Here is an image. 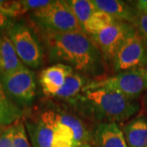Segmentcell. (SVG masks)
<instances>
[{
    "label": "cell",
    "mask_w": 147,
    "mask_h": 147,
    "mask_svg": "<svg viewBox=\"0 0 147 147\" xmlns=\"http://www.w3.org/2000/svg\"><path fill=\"white\" fill-rule=\"evenodd\" d=\"M21 62L28 68H40L44 63L45 53L40 38L26 19L17 21L7 31Z\"/></svg>",
    "instance_id": "277c9868"
},
{
    "label": "cell",
    "mask_w": 147,
    "mask_h": 147,
    "mask_svg": "<svg viewBox=\"0 0 147 147\" xmlns=\"http://www.w3.org/2000/svg\"><path fill=\"white\" fill-rule=\"evenodd\" d=\"M53 105L60 116L61 123L69 127L74 132V146L78 144H86L92 142L94 126L79 115L74 110L64 103L53 101L46 98Z\"/></svg>",
    "instance_id": "30bf717a"
},
{
    "label": "cell",
    "mask_w": 147,
    "mask_h": 147,
    "mask_svg": "<svg viewBox=\"0 0 147 147\" xmlns=\"http://www.w3.org/2000/svg\"><path fill=\"white\" fill-rule=\"evenodd\" d=\"M142 107L144 110V115L147 116V92L142 96Z\"/></svg>",
    "instance_id": "83f0119b"
},
{
    "label": "cell",
    "mask_w": 147,
    "mask_h": 147,
    "mask_svg": "<svg viewBox=\"0 0 147 147\" xmlns=\"http://www.w3.org/2000/svg\"><path fill=\"white\" fill-rule=\"evenodd\" d=\"M70 7L80 26L84 27L91 16L96 11L92 1L90 0H68L66 1Z\"/></svg>",
    "instance_id": "ac0fdd59"
},
{
    "label": "cell",
    "mask_w": 147,
    "mask_h": 147,
    "mask_svg": "<svg viewBox=\"0 0 147 147\" xmlns=\"http://www.w3.org/2000/svg\"><path fill=\"white\" fill-rule=\"evenodd\" d=\"M127 147H147V116L137 115L121 127Z\"/></svg>",
    "instance_id": "5bb4252c"
},
{
    "label": "cell",
    "mask_w": 147,
    "mask_h": 147,
    "mask_svg": "<svg viewBox=\"0 0 147 147\" xmlns=\"http://www.w3.org/2000/svg\"><path fill=\"white\" fill-rule=\"evenodd\" d=\"M96 10L102 11L115 20L125 21L135 25L138 11L128 2L120 0H94L92 1Z\"/></svg>",
    "instance_id": "4fadbf2b"
},
{
    "label": "cell",
    "mask_w": 147,
    "mask_h": 147,
    "mask_svg": "<svg viewBox=\"0 0 147 147\" xmlns=\"http://www.w3.org/2000/svg\"><path fill=\"white\" fill-rule=\"evenodd\" d=\"M12 141L13 147H31L22 119L12 124Z\"/></svg>",
    "instance_id": "7402d4cb"
},
{
    "label": "cell",
    "mask_w": 147,
    "mask_h": 147,
    "mask_svg": "<svg viewBox=\"0 0 147 147\" xmlns=\"http://www.w3.org/2000/svg\"><path fill=\"white\" fill-rule=\"evenodd\" d=\"M43 105L25 110L22 120L32 147H51L55 127L61 123L60 116L47 99Z\"/></svg>",
    "instance_id": "5b68a950"
},
{
    "label": "cell",
    "mask_w": 147,
    "mask_h": 147,
    "mask_svg": "<svg viewBox=\"0 0 147 147\" xmlns=\"http://www.w3.org/2000/svg\"><path fill=\"white\" fill-rule=\"evenodd\" d=\"M135 26L125 21L115 20V21L94 35H90L92 39L100 49L110 70V64L118 50L125 41Z\"/></svg>",
    "instance_id": "9c48e42d"
},
{
    "label": "cell",
    "mask_w": 147,
    "mask_h": 147,
    "mask_svg": "<svg viewBox=\"0 0 147 147\" xmlns=\"http://www.w3.org/2000/svg\"><path fill=\"white\" fill-rule=\"evenodd\" d=\"M74 147H94L92 143H86V144H78Z\"/></svg>",
    "instance_id": "f1b7e54d"
},
{
    "label": "cell",
    "mask_w": 147,
    "mask_h": 147,
    "mask_svg": "<svg viewBox=\"0 0 147 147\" xmlns=\"http://www.w3.org/2000/svg\"><path fill=\"white\" fill-rule=\"evenodd\" d=\"M115 18L102 11L96 10L91 16L84 27V31L88 35H94L110 26Z\"/></svg>",
    "instance_id": "d6986e66"
},
{
    "label": "cell",
    "mask_w": 147,
    "mask_h": 147,
    "mask_svg": "<svg viewBox=\"0 0 147 147\" xmlns=\"http://www.w3.org/2000/svg\"><path fill=\"white\" fill-rule=\"evenodd\" d=\"M26 65L21 62L7 34L0 37V74L14 72Z\"/></svg>",
    "instance_id": "2e32d148"
},
{
    "label": "cell",
    "mask_w": 147,
    "mask_h": 147,
    "mask_svg": "<svg viewBox=\"0 0 147 147\" xmlns=\"http://www.w3.org/2000/svg\"><path fill=\"white\" fill-rule=\"evenodd\" d=\"M16 21L10 19L9 17L5 16L2 11H0V37L5 34Z\"/></svg>",
    "instance_id": "484cf974"
},
{
    "label": "cell",
    "mask_w": 147,
    "mask_h": 147,
    "mask_svg": "<svg viewBox=\"0 0 147 147\" xmlns=\"http://www.w3.org/2000/svg\"><path fill=\"white\" fill-rule=\"evenodd\" d=\"M134 26L140 33L147 50V14L138 11L137 21Z\"/></svg>",
    "instance_id": "cb8c5ba5"
},
{
    "label": "cell",
    "mask_w": 147,
    "mask_h": 147,
    "mask_svg": "<svg viewBox=\"0 0 147 147\" xmlns=\"http://www.w3.org/2000/svg\"><path fill=\"white\" fill-rule=\"evenodd\" d=\"M73 69L63 64H53L41 70L38 82L43 95L51 97L62 88L67 74Z\"/></svg>",
    "instance_id": "8fae6325"
},
{
    "label": "cell",
    "mask_w": 147,
    "mask_h": 147,
    "mask_svg": "<svg viewBox=\"0 0 147 147\" xmlns=\"http://www.w3.org/2000/svg\"><path fill=\"white\" fill-rule=\"evenodd\" d=\"M25 115L21 110L7 96L0 85V130L14 124Z\"/></svg>",
    "instance_id": "e0dca14e"
},
{
    "label": "cell",
    "mask_w": 147,
    "mask_h": 147,
    "mask_svg": "<svg viewBox=\"0 0 147 147\" xmlns=\"http://www.w3.org/2000/svg\"><path fill=\"white\" fill-rule=\"evenodd\" d=\"M74 138L72 129L60 123L55 127L51 147H74Z\"/></svg>",
    "instance_id": "ffe728a7"
},
{
    "label": "cell",
    "mask_w": 147,
    "mask_h": 147,
    "mask_svg": "<svg viewBox=\"0 0 147 147\" xmlns=\"http://www.w3.org/2000/svg\"><path fill=\"white\" fill-rule=\"evenodd\" d=\"M37 34L48 63L68 65L90 80L102 79L110 74L100 49L85 32Z\"/></svg>",
    "instance_id": "6da1fadb"
},
{
    "label": "cell",
    "mask_w": 147,
    "mask_h": 147,
    "mask_svg": "<svg viewBox=\"0 0 147 147\" xmlns=\"http://www.w3.org/2000/svg\"><path fill=\"white\" fill-rule=\"evenodd\" d=\"M134 3H131L139 12L147 14V0H138L132 2Z\"/></svg>",
    "instance_id": "4316f807"
},
{
    "label": "cell",
    "mask_w": 147,
    "mask_h": 147,
    "mask_svg": "<svg viewBox=\"0 0 147 147\" xmlns=\"http://www.w3.org/2000/svg\"><path fill=\"white\" fill-rule=\"evenodd\" d=\"M147 65V50L135 27L118 50L110 67V75Z\"/></svg>",
    "instance_id": "ba28073f"
},
{
    "label": "cell",
    "mask_w": 147,
    "mask_h": 147,
    "mask_svg": "<svg viewBox=\"0 0 147 147\" xmlns=\"http://www.w3.org/2000/svg\"><path fill=\"white\" fill-rule=\"evenodd\" d=\"M104 88L117 92L132 100H139L147 92V65L90 80L84 89ZM83 89V90H84Z\"/></svg>",
    "instance_id": "8992f818"
},
{
    "label": "cell",
    "mask_w": 147,
    "mask_h": 147,
    "mask_svg": "<svg viewBox=\"0 0 147 147\" xmlns=\"http://www.w3.org/2000/svg\"><path fill=\"white\" fill-rule=\"evenodd\" d=\"M89 81V79L76 72L75 70L71 69L66 76L62 88L53 96L47 98L56 102H67L81 93L84 87Z\"/></svg>",
    "instance_id": "9a60e30c"
},
{
    "label": "cell",
    "mask_w": 147,
    "mask_h": 147,
    "mask_svg": "<svg viewBox=\"0 0 147 147\" xmlns=\"http://www.w3.org/2000/svg\"><path fill=\"white\" fill-rule=\"evenodd\" d=\"M60 103L68 105L93 126L100 123L127 122L142 109L139 100L104 88L84 89L75 98Z\"/></svg>",
    "instance_id": "7a4b0ae2"
},
{
    "label": "cell",
    "mask_w": 147,
    "mask_h": 147,
    "mask_svg": "<svg viewBox=\"0 0 147 147\" xmlns=\"http://www.w3.org/2000/svg\"><path fill=\"white\" fill-rule=\"evenodd\" d=\"M26 12L30 13L34 11H38L50 5L53 1L51 0H21Z\"/></svg>",
    "instance_id": "603a6c76"
},
{
    "label": "cell",
    "mask_w": 147,
    "mask_h": 147,
    "mask_svg": "<svg viewBox=\"0 0 147 147\" xmlns=\"http://www.w3.org/2000/svg\"><path fill=\"white\" fill-rule=\"evenodd\" d=\"M27 21L37 33L84 31L70 7L64 0H55L46 7L30 12Z\"/></svg>",
    "instance_id": "3957f363"
},
{
    "label": "cell",
    "mask_w": 147,
    "mask_h": 147,
    "mask_svg": "<svg viewBox=\"0 0 147 147\" xmlns=\"http://www.w3.org/2000/svg\"><path fill=\"white\" fill-rule=\"evenodd\" d=\"M0 147H13L12 125L0 130Z\"/></svg>",
    "instance_id": "d4e9b609"
},
{
    "label": "cell",
    "mask_w": 147,
    "mask_h": 147,
    "mask_svg": "<svg viewBox=\"0 0 147 147\" xmlns=\"http://www.w3.org/2000/svg\"><path fill=\"white\" fill-rule=\"evenodd\" d=\"M94 147H127L121 127L115 123H100L94 126Z\"/></svg>",
    "instance_id": "7c38bea8"
},
{
    "label": "cell",
    "mask_w": 147,
    "mask_h": 147,
    "mask_svg": "<svg viewBox=\"0 0 147 147\" xmlns=\"http://www.w3.org/2000/svg\"><path fill=\"white\" fill-rule=\"evenodd\" d=\"M0 11L14 21H17L18 18L27 13L21 1L16 0H0Z\"/></svg>",
    "instance_id": "44dd1931"
},
{
    "label": "cell",
    "mask_w": 147,
    "mask_h": 147,
    "mask_svg": "<svg viewBox=\"0 0 147 147\" xmlns=\"http://www.w3.org/2000/svg\"><path fill=\"white\" fill-rule=\"evenodd\" d=\"M0 85L7 96L21 110H29L35 103L36 75L27 66L11 73L0 74Z\"/></svg>",
    "instance_id": "52a82bcc"
}]
</instances>
